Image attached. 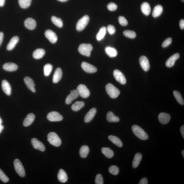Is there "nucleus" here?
<instances>
[{
  "label": "nucleus",
  "mask_w": 184,
  "mask_h": 184,
  "mask_svg": "<svg viewBox=\"0 0 184 184\" xmlns=\"http://www.w3.org/2000/svg\"><path fill=\"white\" fill-rule=\"evenodd\" d=\"M3 69L9 72L16 71L17 69L18 66L14 63L12 62L7 63L3 65Z\"/></svg>",
  "instance_id": "4be33fe9"
},
{
  "label": "nucleus",
  "mask_w": 184,
  "mask_h": 184,
  "mask_svg": "<svg viewBox=\"0 0 184 184\" xmlns=\"http://www.w3.org/2000/svg\"><path fill=\"white\" fill-rule=\"evenodd\" d=\"M113 76L116 80L120 84H125L126 83V79L125 76L121 72L118 70H115L113 71Z\"/></svg>",
  "instance_id": "1a4fd4ad"
},
{
  "label": "nucleus",
  "mask_w": 184,
  "mask_h": 184,
  "mask_svg": "<svg viewBox=\"0 0 184 184\" xmlns=\"http://www.w3.org/2000/svg\"><path fill=\"white\" fill-rule=\"evenodd\" d=\"M58 1L61 2H66L68 0H58Z\"/></svg>",
  "instance_id": "4d7b16f0"
},
{
  "label": "nucleus",
  "mask_w": 184,
  "mask_h": 184,
  "mask_svg": "<svg viewBox=\"0 0 184 184\" xmlns=\"http://www.w3.org/2000/svg\"><path fill=\"white\" fill-rule=\"evenodd\" d=\"M2 119L1 118V117H0V124H1L2 123Z\"/></svg>",
  "instance_id": "bf43d9fd"
},
{
  "label": "nucleus",
  "mask_w": 184,
  "mask_h": 184,
  "mask_svg": "<svg viewBox=\"0 0 184 184\" xmlns=\"http://www.w3.org/2000/svg\"><path fill=\"white\" fill-rule=\"evenodd\" d=\"M142 158L141 153H138L135 154L132 162V167L133 168L136 169L140 165Z\"/></svg>",
  "instance_id": "393cba45"
},
{
  "label": "nucleus",
  "mask_w": 184,
  "mask_h": 184,
  "mask_svg": "<svg viewBox=\"0 0 184 184\" xmlns=\"http://www.w3.org/2000/svg\"><path fill=\"white\" fill-rule=\"evenodd\" d=\"M132 128L135 136L140 139L146 140L148 138L147 133L140 126L137 125H133Z\"/></svg>",
  "instance_id": "f257e3e1"
},
{
  "label": "nucleus",
  "mask_w": 184,
  "mask_h": 184,
  "mask_svg": "<svg viewBox=\"0 0 184 184\" xmlns=\"http://www.w3.org/2000/svg\"><path fill=\"white\" fill-rule=\"evenodd\" d=\"M106 119L109 122H118L120 121V119L114 114L113 112L110 111L108 112L106 115Z\"/></svg>",
  "instance_id": "c756f323"
},
{
  "label": "nucleus",
  "mask_w": 184,
  "mask_h": 184,
  "mask_svg": "<svg viewBox=\"0 0 184 184\" xmlns=\"http://www.w3.org/2000/svg\"><path fill=\"white\" fill-rule=\"evenodd\" d=\"M102 152L106 157L111 158L114 155V152L109 148L103 147L101 149Z\"/></svg>",
  "instance_id": "72a5a7b5"
},
{
  "label": "nucleus",
  "mask_w": 184,
  "mask_h": 184,
  "mask_svg": "<svg viewBox=\"0 0 184 184\" xmlns=\"http://www.w3.org/2000/svg\"><path fill=\"white\" fill-rule=\"evenodd\" d=\"M24 81L28 89L33 93H35L36 91L35 88V85L33 80L30 77H26L24 79Z\"/></svg>",
  "instance_id": "aec40b11"
},
{
  "label": "nucleus",
  "mask_w": 184,
  "mask_h": 184,
  "mask_svg": "<svg viewBox=\"0 0 184 184\" xmlns=\"http://www.w3.org/2000/svg\"><path fill=\"white\" fill-rule=\"evenodd\" d=\"M109 139L113 143L118 146V147H122V142L118 137L113 135H110L109 136Z\"/></svg>",
  "instance_id": "473e14b6"
},
{
  "label": "nucleus",
  "mask_w": 184,
  "mask_h": 184,
  "mask_svg": "<svg viewBox=\"0 0 184 184\" xmlns=\"http://www.w3.org/2000/svg\"><path fill=\"white\" fill-rule=\"evenodd\" d=\"M141 9L142 11L146 15H148L150 14L151 9L150 5L148 3L144 2L141 5Z\"/></svg>",
  "instance_id": "bb28decb"
},
{
  "label": "nucleus",
  "mask_w": 184,
  "mask_h": 184,
  "mask_svg": "<svg viewBox=\"0 0 184 184\" xmlns=\"http://www.w3.org/2000/svg\"><path fill=\"white\" fill-rule=\"evenodd\" d=\"M107 30L108 32L110 35H113L116 32V29H115V27L111 25H108Z\"/></svg>",
  "instance_id": "09e8293b"
},
{
  "label": "nucleus",
  "mask_w": 184,
  "mask_h": 184,
  "mask_svg": "<svg viewBox=\"0 0 184 184\" xmlns=\"http://www.w3.org/2000/svg\"><path fill=\"white\" fill-rule=\"evenodd\" d=\"M108 10L110 11H114L117 8V6L116 4L113 3H109L107 6Z\"/></svg>",
  "instance_id": "de8ad7c7"
},
{
  "label": "nucleus",
  "mask_w": 184,
  "mask_h": 184,
  "mask_svg": "<svg viewBox=\"0 0 184 184\" xmlns=\"http://www.w3.org/2000/svg\"><path fill=\"white\" fill-rule=\"evenodd\" d=\"M46 52L42 48H38L35 50L33 53V57L35 59H40L45 55Z\"/></svg>",
  "instance_id": "cd10ccee"
},
{
  "label": "nucleus",
  "mask_w": 184,
  "mask_h": 184,
  "mask_svg": "<svg viewBox=\"0 0 184 184\" xmlns=\"http://www.w3.org/2000/svg\"><path fill=\"white\" fill-rule=\"evenodd\" d=\"M89 21V16L85 15L79 19L77 23L76 29L79 32L82 31L86 28Z\"/></svg>",
  "instance_id": "39448f33"
},
{
  "label": "nucleus",
  "mask_w": 184,
  "mask_h": 184,
  "mask_svg": "<svg viewBox=\"0 0 184 184\" xmlns=\"http://www.w3.org/2000/svg\"><path fill=\"white\" fill-rule=\"evenodd\" d=\"M84 103L83 102L77 101L72 105V109L74 111H78L84 107Z\"/></svg>",
  "instance_id": "c9c22d12"
},
{
  "label": "nucleus",
  "mask_w": 184,
  "mask_h": 184,
  "mask_svg": "<svg viewBox=\"0 0 184 184\" xmlns=\"http://www.w3.org/2000/svg\"><path fill=\"white\" fill-rule=\"evenodd\" d=\"M140 63L142 69L144 71L147 72L149 71L150 68L148 59L145 56H142L140 58Z\"/></svg>",
  "instance_id": "9b49d317"
},
{
  "label": "nucleus",
  "mask_w": 184,
  "mask_h": 184,
  "mask_svg": "<svg viewBox=\"0 0 184 184\" xmlns=\"http://www.w3.org/2000/svg\"><path fill=\"white\" fill-rule=\"evenodd\" d=\"M32 144L34 148L41 151H44L46 149L45 146L42 142L37 138H33L32 140Z\"/></svg>",
  "instance_id": "ddd939ff"
},
{
  "label": "nucleus",
  "mask_w": 184,
  "mask_h": 184,
  "mask_svg": "<svg viewBox=\"0 0 184 184\" xmlns=\"http://www.w3.org/2000/svg\"><path fill=\"white\" fill-rule=\"evenodd\" d=\"M179 54L176 53L174 54L167 59L166 62V66L167 67L170 68L174 66L176 61L179 58Z\"/></svg>",
  "instance_id": "4468645a"
},
{
  "label": "nucleus",
  "mask_w": 184,
  "mask_h": 184,
  "mask_svg": "<svg viewBox=\"0 0 184 184\" xmlns=\"http://www.w3.org/2000/svg\"><path fill=\"white\" fill-rule=\"evenodd\" d=\"M25 26L28 29L32 30L35 29L36 26V22L34 19L29 17L24 21Z\"/></svg>",
  "instance_id": "2eb2a0df"
},
{
  "label": "nucleus",
  "mask_w": 184,
  "mask_h": 184,
  "mask_svg": "<svg viewBox=\"0 0 184 184\" xmlns=\"http://www.w3.org/2000/svg\"><path fill=\"white\" fill-rule=\"evenodd\" d=\"M51 21L58 28H61L63 26L62 20L59 18H58L55 16H52L51 17Z\"/></svg>",
  "instance_id": "e433bc0d"
},
{
  "label": "nucleus",
  "mask_w": 184,
  "mask_h": 184,
  "mask_svg": "<svg viewBox=\"0 0 184 184\" xmlns=\"http://www.w3.org/2000/svg\"><path fill=\"white\" fill-rule=\"evenodd\" d=\"M109 172L112 174L117 175L119 173V169L116 166H111L109 167Z\"/></svg>",
  "instance_id": "79ce46f5"
},
{
  "label": "nucleus",
  "mask_w": 184,
  "mask_h": 184,
  "mask_svg": "<svg viewBox=\"0 0 184 184\" xmlns=\"http://www.w3.org/2000/svg\"><path fill=\"white\" fill-rule=\"evenodd\" d=\"M105 51L106 54L111 58L116 57L118 54L117 50L115 48L111 47H106L105 48Z\"/></svg>",
  "instance_id": "7c9ffc66"
},
{
  "label": "nucleus",
  "mask_w": 184,
  "mask_h": 184,
  "mask_svg": "<svg viewBox=\"0 0 184 184\" xmlns=\"http://www.w3.org/2000/svg\"><path fill=\"white\" fill-rule=\"evenodd\" d=\"M158 119L160 123L167 124L170 121L171 116L169 113L162 112L160 113L158 115Z\"/></svg>",
  "instance_id": "dca6fc26"
},
{
  "label": "nucleus",
  "mask_w": 184,
  "mask_h": 184,
  "mask_svg": "<svg viewBox=\"0 0 184 184\" xmlns=\"http://www.w3.org/2000/svg\"><path fill=\"white\" fill-rule=\"evenodd\" d=\"M123 34L126 37L131 39L134 38L136 36V34L135 32L130 30L124 31Z\"/></svg>",
  "instance_id": "a19ab883"
},
{
  "label": "nucleus",
  "mask_w": 184,
  "mask_h": 184,
  "mask_svg": "<svg viewBox=\"0 0 184 184\" xmlns=\"http://www.w3.org/2000/svg\"><path fill=\"white\" fill-rule=\"evenodd\" d=\"M89 152V149L87 146L83 145L81 148L80 154L81 157L85 158L87 156Z\"/></svg>",
  "instance_id": "2f4dec72"
},
{
  "label": "nucleus",
  "mask_w": 184,
  "mask_h": 184,
  "mask_svg": "<svg viewBox=\"0 0 184 184\" xmlns=\"http://www.w3.org/2000/svg\"><path fill=\"white\" fill-rule=\"evenodd\" d=\"M81 66L83 70L88 73H94L97 71V68L94 66L85 62H83Z\"/></svg>",
  "instance_id": "9d476101"
},
{
  "label": "nucleus",
  "mask_w": 184,
  "mask_h": 184,
  "mask_svg": "<svg viewBox=\"0 0 184 184\" xmlns=\"http://www.w3.org/2000/svg\"><path fill=\"white\" fill-rule=\"evenodd\" d=\"M163 11V7L161 5H158L154 7L153 10L152 15L154 17H159Z\"/></svg>",
  "instance_id": "c85d7f7f"
},
{
  "label": "nucleus",
  "mask_w": 184,
  "mask_h": 184,
  "mask_svg": "<svg viewBox=\"0 0 184 184\" xmlns=\"http://www.w3.org/2000/svg\"><path fill=\"white\" fill-rule=\"evenodd\" d=\"M97 112V109L95 108H92L87 113L84 118V121L86 123H88L93 120Z\"/></svg>",
  "instance_id": "a211bd4d"
},
{
  "label": "nucleus",
  "mask_w": 184,
  "mask_h": 184,
  "mask_svg": "<svg viewBox=\"0 0 184 184\" xmlns=\"http://www.w3.org/2000/svg\"><path fill=\"white\" fill-rule=\"evenodd\" d=\"M148 183V180L147 178L146 177L142 178L139 183V184H147Z\"/></svg>",
  "instance_id": "8fccbe9b"
},
{
  "label": "nucleus",
  "mask_w": 184,
  "mask_h": 184,
  "mask_svg": "<svg viewBox=\"0 0 184 184\" xmlns=\"http://www.w3.org/2000/svg\"><path fill=\"white\" fill-rule=\"evenodd\" d=\"M35 115L33 113H30L27 115L23 122V125L25 127H28L31 124L35 119Z\"/></svg>",
  "instance_id": "5701e85b"
},
{
  "label": "nucleus",
  "mask_w": 184,
  "mask_h": 184,
  "mask_svg": "<svg viewBox=\"0 0 184 184\" xmlns=\"http://www.w3.org/2000/svg\"><path fill=\"white\" fill-rule=\"evenodd\" d=\"M179 26L180 28L182 30H184V20L183 19H181L180 21Z\"/></svg>",
  "instance_id": "3c124183"
},
{
  "label": "nucleus",
  "mask_w": 184,
  "mask_h": 184,
  "mask_svg": "<svg viewBox=\"0 0 184 184\" xmlns=\"http://www.w3.org/2000/svg\"><path fill=\"white\" fill-rule=\"evenodd\" d=\"M105 89L107 93L111 98H116L120 94V91L118 88L111 83L107 84Z\"/></svg>",
  "instance_id": "f03ea898"
},
{
  "label": "nucleus",
  "mask_w": 184,
  "mask_h": 184,
  "mask_svg": "<svg viewBox=\"0 0 184 184\" xmlns=\"http://www.w3.org/2000/svg\"><path fill=\"white\" fill-rule=\"evenodd\" d=\"M58 179L59 181L61 183H65L67 181L68 176L65 172L62 169H60L59 171L58 174Z\"/></svg>",
  "instance_id": "a878e982"
},
{
  "label": "nucleus",
  "mask_w": 184,
  "mask_h": 184,
  "mask_svg": "<svg viewBox=\"0 0 184 184\" xmlns=\"http://www.w3.org/2000/svg\"><path fill=\"white\" fill-rule=\"evenodd\" d=\"M62 72L60 68H58L55 70L53 75V81L54 83H57L62 78Z\"/></svg>",
  "instance_id": "412c9836"
},
{
  "label": "nucleus",
  "mask_w": 184,
  "mask_h": 184,
  "mask_svg": "<svg viewBox=\"0 0 184 184\" xmlns=\"http://www.w3.org/2000/svg\"><path fill=\"white\" fill-rule=\"evenodd\" d=\"M106 28L105 27H103L100 29V30L96 36V39L98 41L103 39L106 35Z\"/></svg>",
  "instance_id": "f704fd0d"
},
{
  "label": "nucleus",
  "mask_w": 184,
  "mask_h": 184,
  "mask_svg": "<svg viewBox=\"0 0 184 184\" xmlns=\"http://www.w3.org/2000/svg\"><path fill=\"white\" fill-rule=\"evenodd\" d=\"M3 32H0V46H1V45L2 44V43L3 42Z\"/></svg>",
  "instance_id": "603ef678"
},
{
  "label": "nucleus",
  "mask_w": 184,
  "mask_h": 184,
  "mask_svg": "<svg viewBox=\"0 0 184 184\" xmlns=\"http://www.w3.org/2000/svg\"><path fill=\"white\" fill-rule=\"evenodd\" d=\"M3 129H4V126L2 125L1 124H0V134L2 132Z\"/></svg>",
  "instance_id": "6e6d98bb"
},
{
  "label": "nucleus",
  "mask_w": 184,
  "mask_h": 184,
  "mask_svg": "<svg viewBox=\"0 0 184 184\" xmlns=\"http://www.w3.org/2000/svg\"><path fill=\"white\" fill-rule=\"evenodd\" d=\"M53 69V66L51 64H46L44 67V75L48 77L51 73Z\"/></svg>",
  "instance_id": "ea45409f"
},
{
  "label": "nucleus",
  "mask_w": 184,
  "mask_h": 184,
  "mask_svg": "<svg viewBox=\"0 0 184 184\" xmlns=\"http://www.w3.org/2000/svg\"><path fill=\"white\" fill-rule=\"evenodd\" d=\"M5 0H0V7H3L5 4Z\"/></svg>",
  "instance_id": "5fc2aeb1"
},
{
  "label": "nucleus",
  "mask_w": 184,
  "mask_h": 184,
  "mask_svg": "<svg viewBox=\"0 0 184 184\" xmlns=\"http://www.w3.org/2000/svg\"><path fill=\"white\" fill-rule=\"evenodd\" d=\"M2 88L3 92L7 95H10L11 94V88L9 82L6 80H3L2 82Z\"/></svg>",
  "instance_id": "6ab92c4d"
},
{
  "label": "nucleus",
  "mask_w": 184,
  "mask_h": 184,
  "mask_svg": "<svg viewBox=\"0 0 184 184\" xmlns=\"http://www.w3.org/2000/svg\"><path fill=\"white\" fill-rule=\"evenodd\" d=\"M172 41V38H168L167 39L165 40L164 41L162 44V47L165 48L167 47L170 45Z\"/></svg>",
  "instance_id": "a18cd8bd"
},
{
  "label": "nucleus",
  "mask_w": 184,
  "mask_h": 184,
  "mask_svg": "<svg viewBox=\"0 0 184 184\" xmlns=\"http://www.w3.org/2000/svg\"><path fill=\"white\" fill-rule=\"evenodd\" d=\"M180 131L183 136V138H184V125L182 126L180 128Z\"/></svg>",
  "instance_id": "864d4df0"
},
{
  "label": "nucleus",
  "mask_w": 184,
  "mask_h": 184,
  "mask_svg": "<svg viewBox=\"0 0 184 184\" xmlns=\"http://www.w3.org/2000/svg\"><path fill=\"white\" fill-rule=\"evenodd\" d=\"M45 35L50 42L55 43L57 42V37L56 35L51 30H47L45 32Z\"/></svg>",
  "instance_id": "f8f14e48"
},
{
  "label": "nucleus",
  "mask_w": 184,
  "mask_h": 184,
  "mask_svg": "<svg viewBox=\"0 0 184 184\" xmlns=\"http://www.w3.org/2000/svg\"><path fill=\"white\" fill-rule=\"evenodd\" d=\"M79 94L77 90H74L71 91V93L66 97V103L67 104H71L73 101L76 99L79 96Z\"/></svg>",
  "instance_id": "f3484780"
},
{
  "label": "nucleus",
  "mask_w": 184,
  "mask_h": 184,
  "mask_svg": "<svg viewBox=\"0 0 184 184\" xmlns=\"http://www.w3.org/2000/svg\"><path fill=\"white\" fill-rule=\"evenodd\" d=\"M14 165L17 174L21 177H24L25 176V171L21 162L19 159H16L14 160Z\"/></svg>",
  "instance_id": "423d86ee"
},
{
  "label": "nucleus",
  "mask_w": 184,
  "mask_h": 184,
  "mask_svg": "<svg viewBox=\"0 0 184 184\" xmlns=\"http://www.w3.org/2000/svg\"><path fill=\"white\" fill-rule=\"evenodd\" d=\"M119 22L122 26H126L128 24L127 20L123 16H120L118 17Z\"/></svg>",
  "instance_id": "c03bdc74"
},
{
  "label": "nucleus",
  "mask_w": 184,
  "mask_h": 184,
  "mask_svg": "<svg viewBox=\"0 0 184 184\" xmlns=\"http://www.w3.org/2000/svg\"><path fill=\"white\" fill-rule=\"evenodd\" d=\"M93 49V46L91 44L83 43L79 46L78 51L81 54L86 56L90 57Z\"/></svg>",
  "instance_id": "7ed1b4c3"
},
{
  "label": "nucleus",
  "mask_w": 184,
  "mask_h": 184,
  "mask_svg": "<svg viewBox=\"0 0 184 184\" xmlns=\"http://www.w3.org/2000/svg\"><path fill=\"white\" fill-rule=\"evenodd\" d=\"M173 94L175 98L179 103L181 105H183L184 104V100L181 93L177 91H174L173 92Z\"/></svg>",
  "instance_id": "4c0bfd02"
},
{
  "label": "nucleus",
  "mask_w": 184,
  "mask_h": 184,
  "mask_svg": "<svg viewBox=\"0 0 184 184\" xmlns=\"http://www.w3.org/2000/svg\"><path fill=\"white\" fill-rule=\"evenodd\" d=\"M32 0H19V3L21 8L26 9L29 7Z\"/></svg>",
  "instance_id": "58836bf2"
},
{
  "label": "nucleus",
  "mask_w": 184,
  "mask_h": 184,
  "mask_svg": "<svg viewBox=\"0 0 184 184\" xmlns=\"http://www.w3.org/2000/svg\"><path fill=\"white\" fill-rule=\"evenodd\" d=\"M182 155H183V157L184 158V150L182 151Z\"/></svg>",
  "instance_id": "13d9d810"
},
{
  "label": "nucleus",
  "mask_w": 184,
  "mask_h": 184,
  "mask_svg": "<svg viewBox=\"0 0 184 184\" xmlns=\"http://www.w3.org/2000/svg\"><path fill=\"white\" fill-rule=\"evenodd\" d=\"M19 38L17 36L12 37L7 45V49L8 50H11L15 47L16 45L18 42Z\"/></svg>",
  "instance_id": "b1692460"
},
{
  "label": "nucleus",
  "mask_w": 184,
  "mask_h": 184,
  "mask_svg": "<svg viewBox=\"0 0 184 184\" xmlns=\"http://www.w3.org/2000/svg\"><path fill=\"white\" fill-rule=\"evenodd\" d=\"M47 117L48 120L51 122H59L63 120L62 115L59 114L57 112L55 111H52L48 113Z\"/></svg>",
  "instance_id": "6e6552de"
},
{
  "label": "nucleus",
  "mask_w": 184,
  "mask_h": 184,
  "mask_svg": "<svg viewBox=\"0 0 184 184\" xmlns=\"http://www.w3.org/2000/svg\"><path fill=\"white\" fill-rule=\"evenodd\" d=\"M95 183L96 184H103V180L102 176L100 174L97 175L95 179Z\"/></svg>",
  "instance_id": "49530a36"
},
{
  "label": "nucleus",
  "mask_w": 184,
  "mask_h": 184,
  "mask_svg": "<svg viewBox=\"0 0 184 184\" xmlns=\"http://www.w3.org/2000/svg\"><path fill=\"white\" fill-rule=\"evenodd\" d=\"M48 141L52 145L55 147L59 146L61 144V141L58 135L55 132H50L48 135Z\"/></svg>",
  "instance_id": "20e7f679"
},
{
  "label": "nucleus",
  "mask_w": 184,
  "mask_h": 184,
  "mask_svg": "<svg viewBox=\"0 0 184 184\" xmlns=\"http://www.w3.org/2000/svg\"><path fill=\"white\" fill-rule=\"evenodd\" d=\"M181 1L182 2H183L184 3V0H181Z\"/></svg>",
  "instance_id": "052dcab7"
},
{
  "label": "nucleus",
  "mask_w": 184,
  "mask_h": 184,
  "mask_svg": "<svg viewBox=\"0 0 184 184\" xmlns=\"http://www.w3.org/2000/svg\"><path fill=\"white\" fill-rule=\"evenodd\" d=\"M0 180L3 183H6L9 181V178L0 169Z\"/></svg>",
  "instance_id": "37998d69"
},
{
  "label": "nucleus",
  "mask_w": 184,
  "mask_h": 184,
  "mask_svg": "<svg viewBox=\"0 0 184 184\" xmlns=\"http://www.w3.org/2000/svg\"><path fill=\"white\" fill-rule=\"evenodd\" d=\"M77 91L81 97L83 98H86L89 96L90 91L85 85L83 84H80L77 88Z\"/></svg>",
  "instance_id": "0eeeda50"
}]
</instances>
